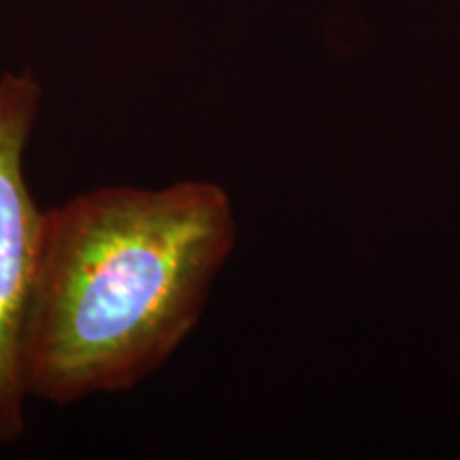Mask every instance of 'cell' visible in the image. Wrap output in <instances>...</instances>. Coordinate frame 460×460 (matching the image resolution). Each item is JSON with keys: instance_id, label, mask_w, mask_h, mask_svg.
Instances as JSON below:
<instances>
[{"instance_id": "2", "label": "cell", "mask_w": 460, "mask_h": 460, "mask_svg": "<svg viewBox=\"0 0 460 460\" xmlns=\"http://www.w3.org/2000/svg\"><path fill=\"white\" fill-rule=\"evenodd\" d=\"M41 105L43 85L31 71L0 75V447L22 441L31 401L24 339L43 209L28 186L26 156Z\"/></svg>"}, {"instance_id": "1", "label": "cell", "mask_w": 460, "mask_h": 460, "mask_svg": "<svg viewBox=\"0 0 460 460\" xmlns=\"http://www.w3.org/2000/svg\"><path fill=\"white\" fill-rule=\"evenodd\" d=\"M234 243L233 203L214 181L102 186L43 209L31 401L71 407L139 388L199 324Z\"/></svg>"}]
</instances>
